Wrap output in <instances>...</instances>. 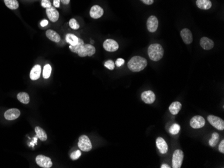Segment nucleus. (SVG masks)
<instances>
[{"label": "nucleus", "instance_id": "f257e3e1", "mask_svg": "<svg viewBox=\"0 0 224 168\" xmlns=\"http://www.w3.org/2000/svg\"><path fill=\"white\" fill-rule=\"evenodd\" d=\"M147 66V60L143 57L136 56L132 57L127 63V67L132 72H140Z\"/></svg>", "mask_w": 224, "mask_h": 168}, {"label": "nucleus", "instance_id": "f03ea898", "mask_svg": "<svg viewBox=\"0 0 224 168\" xmlns=\"http://www.w3.org/2000/svg\"><path fill=\"white\" fill-rule=\"evenodd\" d=\"M148 54L150 60L157 62L162 58L164 56V49L161 44H152L148 47Z\"/></svg>", "mask_w": 224, "mask_h": 168}, {"label": "nucleus", "instance_id": "7ed1b4c3", "mask_svg": "<svg viewBox=\"0 0 224 168\" xmlns=\"http://www.w3.org/2000/svg\"><path fill=\"white\" fill-rule=\"evenodd\" d=\"M78 147L81 151H89L92 149V144L87 135H81L79 139Z\"/></svg>", "mask_w": 224, "mask_h": 168}, {"label": "nucleus", "instance_id": "20e7f679", "mask_svg": "<svg viewBox=\"0 0 224 168\" xmlns=\"http://www.w3.org/2000/svg\"><path fill=\"white\" fill-rule=\"evenodd\" d=\"M184 159V153L180 149H177L173 153L172 156V167L180 168L182 164Z\"/></svg>", "mask_w": 224, "mask_h": 168}, {"label": "nucleus", "instance_id": "39448f33", "mask_svg": "<svg viewBox=\"0 0 224 168\" xmlns=\"http://www.w3.org/2000/svg\"><path fill=\"white\" fill-rule=\"evenodd\" d=\"M207 120L213 127L218 130L224 129V121L218 117L214 115H209L207 117Z\"/></svg>", "mask_w": 224, "mask_h": 168}, {"label": "nucleus", "instance_id": "423d86ee", "mask_svg": "<svg viewBox=\"0 0 224 168\" xmlns=\"http://www.w3.org/2000/svg\"><path fill=\"white\" fill-rule=\"evenodd\" d=\"M36 162L40 167L42 168H50L52 166V162L51 158L43 155H39L36 157Z\"/></svg>", "mask_w": 224, "mask_h": 168}, {"label": "nucleus", "instance_id": "0eeeda50", "mask_svg": "<svg viewBox=\"0 0 224 168\" xmlns=\"http://www.w3.org/2000/svg\"><path fill=\"white\" fill-rule=\"evenodd\" d=\"M205 125V120L204 118L200 115L193 117L190 121V125L193 129H201Z\"/></svg>", "mask_w": 224, "mask_h": 168}, {"label": "nucleus", "instance_id": "6e6552de", "mask_svg": "<svg viewBox=\"0 0 224 168\" xmlns=\"http://www.w3.org/2000/svg\"><path fill=\"white\" fill-rule=\"evenodd\" d=\"M103 48L108 52H116L119 48V44L113 39H107L103 42Z\"/></svg>", "mask_w": 224, "mask_h": 168}, {"label": "nucleus", "instance_id": "1a4fd4ad", "mask_svg": "<svg viewBox=\"0 0 224 168\" xmlns=\"http://www.w3.org/2000/svg\"><path fill=\"white\" fill-rule=\"evenodd\" d=\"M158 27V20L157 17L154 16H151L148 17L147 20V28L150 32H155Z\"/></svg>", "mask_w": 224, "mask_h": 168}, {"label": "nucleus", "instance_id": "9d476101", "mask_svg": "<svg viewBox=\"0 0 224 168\" xmlns=\"http://www.w3.org/2000/svg\"><path fill=\"white\" fill-rule=\"evenodd\" d=\"M141 98L142 101L146 104H152L156 100V96L151 90H147L142 93Z\"/></svg>", "mask_w": 224, "mask_h": 168}, {"label": "nucleus", "instance_id": "9b49d317", "mask_svg": "<svg viewBox=\"0 0 224 168\" xmlns=\"http://www.w3.org/2000/svg\"><path fill=\"white\" fill-rule=\"evenodd\" d=\"M20 115V111L17 108H10L4 113V117L6 120L12 121L17 119Z\"/></svg>", "mask_w": 224, "mask_h": 168}, {"label": "nucleus", "instance_id": "f8f14e48", "mask_svg": "<svg viewBox=\"0 0 224 168\" xmlns=\"http://www.w3.org/2000/svg\"><path fill=\"white\" fill-rule=\"evenodd\" d=\"M103 13L104 12L102 7L99 6L95 5L91 8L89 14L90 16L93 18V19H98V18H100L103 15Z\"/></svg>", "mask_w": 224, "mask_h": 168}, {"label": "nucleus", "instance_id": "ddd939ff", "mask_svg": "<svg viewBox=\"0 0 224 168\" xmlns=\"http://www.w3.org/2000/svg\"><path fill=\"white\" fill-rule=\"evenodd\" d=\"M181 36L186 44H190L193 42V35L188 28H184L181 30Z\"/></svg>", "mask_w": 224, "mask_h": 168}, {"label": "nucleus", "instance_id": "4468645a", "mask_svg": "<svg viewBox=\"0 0 224 168\" xmlns=\"http://www.w3.org/2000/svg\"><path fill=\"white\" fill-rule=\"evenodd\" d=\"M46 12H47V15L48 19L51 22H55L58 20L59 13L54 7L51 6V7L47 8V10H46Z\"/></svg>", "mask_w": 224, "mask_h": 168}, {"label": "nucleus", "instance_id": "2eb2a0df", "mask_svg": "<svg viewBox=\"0 0 224 168\" xmlns=\"http://www.w3.org/2000/svg\"><path fill=\"white\" fill-rule=\"evenodd\" d=\"M156 144L159 151L162 154H165L168 151V145L163 138L158 137L156 141Z\"/></svg>", "mask_w": 224, "mask_h": 168}, {"label": "nucleus", "instance_id": "dca6fc26", "mask_svg": "<svg viewBox=\"0 0 224 168\" xmlns=\"http://www.w3.org/2000/svg\"><path fill=\"white\" fill-rule=\"evenodd\" d=\"M200 45L205 50H209L213 48L214 42L212 40L207 37H203L200 40Z\"/></svg>", "mask_w": 224, "mask_h": 168}, {"label": "nucleus", "instance_id": "f3484780", "mask_svg": "<svg viewBox=\"0 0 224 168\" xmlns=\"http://www.w3.org/2000/svg\"><path fill=\"white\" fill-rule=\"evenodd\" d=\"M46 36L49 40H51L54 42L58 43L61 41V36L55 31L52 30H48L46 31Z\"/></svg>", "mask_w": 224, "mask_h": 168}, {"label": "nucleus", "instance_id": "a211bd4d", "mask_svg": "<svg viewBox=\"0 0 224 168\" xmlns=\"http://www.w3.org/2000/svg\"><path fill=\"white\" fill-rule=\"evenodd\" d=\"M40 74H41V66L38 65H35L30 71V77L31 80H38L40 78Z\"/></svg>", "mask_w": 224, "mask_h": 168}, {"label": "nucleus", "instance_id": "6ab92c4d", "mask_svg": "<svg viewBox=\"0 0 224 168\" xmlns=\"http://www.w3.org/2000/svg\"><path fill=\"white\" fill-rule=\"evenodd\" d=\"M197 6L202 10H209L212 6V2L210 0H197Z\"/></svg>", "mask_w": 224, "mask_h": 168}, {"label": "nucleus", "instance_id": "aec40b11", "mask_svg": "<svg viewBox=\"0 0 224 168\" xmlns=\"http://www.w3.org/2000/svg\"><path fill=\"white\" fill-rule=\"evenodd\" d=\"M181 107H182L181 103L180 102L175 101L171 103L170 107H169V111H170L171 113H172V115H175L179 113L180 110L181 109Z\"/></svg>", "mask_w": 224, "mask_h": 168}, {"label": "nucleus", "instance_id": "412c9836", "mask_svg": "<svg viewBox=\"0 0 224 168\" xmlns=\"http://www.w3.org/2000/svg\"><path fill=\"white\" fill-rule=\"evenodd\" d=\"M66 41L68 44H70V46H76L79 42V38L74 34H68L66 35Z\"/></svg>", "mask_w": 224, "mask_h": 168}, {"label": "nucleus", "instance_id": "4be33fe9", "mask_svg": "<svg viewBox=\"0 0 224 168\" xmlns=\"http://www.w3.org/2000/svg\"><path fill=\"white\" fill-rule=\"evenodd\" d=\"M17 98L18 101L23 104H28L30 102V97L28 93L24 92H21L17 95Z\"/></svg>", "mask_w": 224, "mask_h": 168}, {"label": "nucleus", "instance_id": "5701e85b", "mask_svg": "<svg viewBox=\"0 0 224 168\" xmlns=\"http://www.w3.org/2000/svg\"><path fill=\"white\" fill-rule=\"evenodd\" d=\"M35 132L37 135L38 137L42 142H44L47 139V135L46 133V132L44 131V129H42L40 127H36L35 128Z\"/></svg>", "mask_w": 224, "mask_h": 168}, {"label": "nucleus", "instance_id": "b1692460", "mask_svg": "<svg viewBox=\"0 0 224 168\" xmlns=\"http://www.w3.org/2000/svg\"><path fill=\"white\" fill-rule=\"evenodd\" d=\"M4 3L11 10H16L19 7V3L17 0H4Z\"/></svg>", "mask_w": 224, "mask_h": 168}, {"label": "nucleus", "instance_id": "393cba45", "mask_svg": "<svg viewBox=\"0 0 224 168\" xmlns=\"http://www.w3.org/2000/svg\"><path fill=\"white\" fill-rule=\"evenodd\" d=\"M219 135L217 133H213L212 134L211 139L209 141V144L212 147H214L216 146V145L219 142Z\"/></svg>", "mask_w": 224, "mask_h": 168}, {"label": "nucleus", "instance_id": "a878e982", "mask_svg": "<svg viewBox=\"0 0 224 168\" xmlns=\"http://www.w3.org/2000/svg\"><path fill=\"white\" fill-rule=\"evenodd\" d=\"M51 72H52L51 66L50 65H46L43 69V72H42L43 78L45 79H48L51 74Z\"/></svg>", "mask_w": 224, "mask_h": 168}, {"label": "nucleus", "instance_id": "bb28decb", "mask_svg": "<svg viewBox=\"0 0 224 168\" xmlns=\"http://www.w3.org/2000/svg\"><path fill=\"white\" fill-rule=\"evenodd\" d=\"M83 44H84L83 40L82 39H81V38H79L78 44H77L76 46H69V49H70V50L71 52H74V53H77V51L79 50V49L81 47L82 45H83Z\"/></svg>", "mask_w": 224, "mask_h": 168}, {"label": "nucleus", "instance_id": "cd10ccee", "mask_svg": "<svg viewBox=\"0 0 224 168\" xmlns=\"http://www.w3.org/2000/svg\"><path fill=\"white\" fill-rule=\"evenodd\" d=\"M180 129H181L180 125L177 123H175L171 127L170 129H169V132H170V133H171L172 135H177L179 133Z\"/></svg>", "mask_w": 224, "mask_h": 168}, {"label": "nucleus", "instance_id": "c85d7f7f", "mask_svg": "<svg viewBox=\"0 0 224 168\" xmlns=\"http://www.w3.org/2000/svg\"><path fill=\"white\" fill-rule=\"evenodd\" d=\"M85 46L87 49V56H93V54L95 53V48L93 46L92 44H85Z\"/></svg>", "mask_w": 224, "mask_h": 168}, {"label": "nucleus", "instance_id": "c756f323", "mask_svg": "<svg viewBox=\"0 0 224 168\" xmlns=\"http://www.w3.org/2000/svg\"><path fill=\"white\" fill-rule=\"evenodd\" d=\"M77 54H78V55L80 57H85L87 56V49L85 46V44L82 45L81 47L79 49V50L77 51Z\"/></svg>", "mask_w": 224, "mask_h": 168}, {"label": "nucleus", "instance_id": "7c9ffc66", "mask_svg": "<svg viewBox=\"0 0 224 168\" xmlns=\"http://www.w3.org/2000/svg\"><path fill=\"white\" fill-rule=\"evenodd\" d=\"M68 24H69L72 30H78L80 28L79 24L77 23V22L74 18H72L70 20L69 22H68Z\"/></svg>", "mask_w": 224, "mask_h": 168}, {"label": "nucleus", "instance_id": "2f4dec72", "mask_svg": "<svg viewBox=\"0 0 224 168\" xmlns=\"http://www.w3.org/2000/svg\"><path fill=\"white\" fill-rule=\"evenodd\" d=\"M104 66H106L107 69H108L109 70H113L114 68H115V64H114L113 61L112 60H109L106 61V62H105Z\"/></svg>", "mask_w": 224, "mask_h": 168}, {"label": "nucleus", "instance_id": "473e14b6", "mask_svg": "<svg viewBox=\"0 0 224 168\" xmlns=\"http://www.w3.org/2000/svg\"><path fill=\"white\" fill-rule=\"evenodd\" d=\"M81 156V150H77L75 151H73L71 154V160H76L77 159H79L80 157V156Z\"/></svg>", "mask_w": 224, "mask_h": 168}, {"label": "nucleus", "instance_id": "72a5a7b5", "mask_svg": "<svg viewBox=\"0 0 224 168\" xmlns=\"http://www.w3.org/2000/svg\"><path fill=\"white\" fill-rule=\"evenodd\" d=\"M41 5L42 6L46 9L51 7V3L49 0H42V3H41Z\"/></svg>", "mask_w": 224, "mask_h": 168}, {"label": "nucleus", "instance_id": "f704fd0d", "mask_svg": "<svg viewBox=\"0 0 224 168\" xmlns=\"http://www.w3.org/2000/svg\"><path fill=\"white\" fill-rule=\"evenodd\" d=\"M125 60L123 58H117L116 61V65L117 67H120L122 65L124 64Z\"/></svg>", "mask_w": 224, "mask_h": 168}, {"label": "nucleus", "instance_id": "c9c22d12", "mask_svg": "<svg viewBox=\"0 0 224 168\" xmlns=\"http://www.w3.org/2000/svg\"><path fill=\"white\" fill-rule=\"evenodd\" d=\"M219 151L222 153H224V140H222L219 145Z\"/></svg>", "mask_w": 224, "mask_h": 168}, {"label": "nucleus", "instance_id": "e433bc0d", "mask_svg": "<svg viewBox=\"0 0 224 168\" xmlns=\"http://www.w3.org/2000/svg\"><path fill=\"white\" fill-rule=\"evenodd\" d=\"M146 5H152L154 3V0H140Z\"/></svg>", "mask_w": 224, "mask_h": 168}, {"label": "nucleus", "instance_id": "4c0bfd02", "mask_svg": "<svg viewBox=\"0 0 224 168\" xmlns=\"http://www.w3.org/2000/svg\"><path fill=\"white\" fill-rule=\"evenodd\" d=\"M60 2H61V0H53L54 6L56 7H60Z\"/></svg>", "mask_w": 224, "mask_h": 168}, {"label": "nucleus", "instance_id": "58836bf2", "mask_svg": "<svg viewBox=\"0 0 224 168\" xmlns=\"http://www.w3.org/2000/svg\"><path fill=\"white\" fill-rule=\"evenodd\" d=\"M48 22L47 20H44L42 21H41L40 26L42 27H45L48 25Z\"/></svg>", "mask_w": 224, "mask_h": 168}, {"label": "nucleus", "instance_id": "ea45409f", "mask_svg": "<svg viewBox=\"0 0 224 168\" xmlns=\"http://www.w3.org/2000/svg\"><path fill=\"white\" fill-rule=\"evenodd\" d=\"M61 2L65 5H68L70 3V0H61Z\"/></svg>", "mask_w": 224, "mask_h": 168}, {"label": "nucleus", "instance_id": "a19ab883", "mask_svg": "<svg viewBox=\"0 0 224 168\" xmlns=\"http://www.w3.org/2000/svg\"><path fill=\"white\" fill-rule=\"evenodd\" d=\"M161 167V168H170L171 167L169 166L168 165H167V164H162Z\"/></svg>", "mask_w": 224, "mask_h": 168}, {"label": "nucleus", "instance_id": "79ce46f5", "mask_svg": "<svg viewBox=\"0 0 224 168\" xmlns=\"http://www.w3.org/2000/svg\"><path fill=\"white\" fill-rule=\"evenodd\" d=\"M91 44H93V43H94V41H93V40H91Z\"/></svg>", "mask_w": 224, "mask_h": 168}]
</instances>
